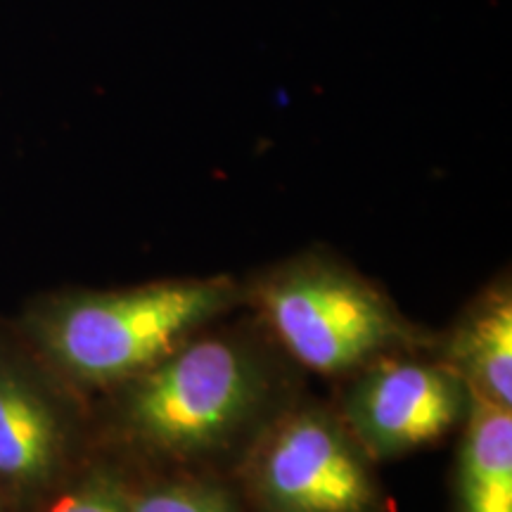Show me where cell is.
Returning <instances> with one entry per match:
<instances>
[{
	"label": "cell",
	"instance_id": "52a82bcc",
	"mask_svg": "<svg viewBox=\"0 0 512 512\" xmlns=\"http://www.w3.org/2000/svg\"><path fill=\"white\" fill-rule=\"evenodd\" d=\"M467 432L460 453L463 512H512V408L467 389Z\"/></svg>",
	"mask_w": 512,
	"mask_h": 512
},
{
	"label": "cell",
	"instance_id": "ba28073f",
	"mask_svg": "<svg viewBox=\"0 0 512 512\" xmlns=\"http://www.w3.org/2000/svg\"><path fill=\"white\" fill-rule=\"evenodd\" d=\"M451 354L470 392L501 408H512L510 292H494L467 316L453 339Z\"/></svg>",
	"mask_w": 512,
	"mask_h": 512
},
{
	"label": "cell",
	"instance_id": "9c48e42d",
	"mask_svg": "<svg viewBox=\"0 0 512 512\" xmlns=\"http://www.w3.org/2000/svg\"><path fill=\"white\" fill-rule=\"evenodd\" d=\"M121 479L107 467H91L67 482L41 505L38 512H128Z\"/></svg>",
	"mask_w": 512,
	"mask_h": 512
},
{
	"label": "cell",
	"instance_id": "3957f363",
	"mask_svg": "<svg viewBox=\"0 0 512 512\" xmlns=\"http://www.w3.org/2000/svg\"><path fill=\"white\" fill-rule=\"evenodd\" d=\"M259 299L287 351L325 375L363 366L403 337L380 294L335 268L299 266L273 275Z\"/></svg>",
	"mask_w": 512,
	"mask_h": 512
},
{
	"label": "cell",
	"instance_id": "5b68a950",
	"mask_svg": "<svg viewBox=\"0 0 512 512\" xmlns=\"http://www.w3.org/2000/svg\"><path fill=\"white\" fill-rule=\"evenodd\" d=\"M463 384L453 370L432 363H380L347 396L351 430L380 458L415 451L460 420L467 401Z\"/></svg>",
	"mask_w": 512,
	"mask_h": 512
},
{
	"label": "cell",
	"instance_id": "30bf717a",
	"mask_svg": "<svg viewBox=\"0 0 512 512\" xmlns=\"http://www.w3.org/2000/svg\"><path fill=\"white\" fill-rule=\"evenodd\" d=\"M128 512H235V508L221 491L207 484L176 482L131 498Z\"/></svg>",
	"mask_w": 512,
	"mask_h": 512
},
{
	"label": "cell",
	"instance_id": "8992f818",
	"mask_svg": "<svg viewBox=\"0 0 512 512\" xmlns=\"http://www.w3.org/2000/svg\"><path fill=\"white\" fill-rule=\"evenodd\" d=\"M72 425L48 382L0 344V498L48 494L67 470Z\"/></svg>",
	"mask_w": 512,
	"mask_h": 512
},
{
	"label": "cell",
	"instance_id": "277c9868",
	"mask_svg": "<svg viewBox=\"0 0 512 512\" xmlns=\"http://www.w3.org/2000/svg\"><path fill=\"white\" fill-rule=\"evenodd\" d=\"M259 486L275 512H366L373 482L344 434L323 413L285 420L266 441Z\"/></svg>",
	"mask_w": 512,
	"mask_h": 512
},
{
	"label": "cell",
	"instance_id": "6da1fadb",
	"mask_svg": "<svg viewBox=\"0 0 512 512\" xmlns=\"http://www.w3.org/2000/svg\"><path fill=\"white\" fill-rule=\"evenodd\" d=\"M233 294L223 278L57 294L31 309L27 335L64 380L93 387L126 382L188 342Z\"/></svg>",
	"mask_w": 512,
	"mask_h": 512
},
{
	"label": "cell",
	"instance_id": "7a4b0ae2",
	"mask_svg": "<svg viewBox=\"0 0 512 512\" xmlns=\"http://www.w3.org/2000/svg\"><path fill=\"white\" fill-rule=\"evenodd\" d=\"M131 382V427L174 453L204 451L226 439L252 411L261 389L252 358L219 337L183 342Z\"/></svg>",
	"mask_w": 512,
	"mask_h": 512
},
{
	"label": "cell",
	"instance_id": "8fae6325",
	"mask_svg": "<svg viewBox=\"0 0 512 512\" xmlns=\"http://www.w3.org/2000/svg\"><path fill=\"white\" fill-rule=\"evenodd\" d=\"M0 512H5V508H3V501H0Z\"/></svg>",
	"mask_w": 512,
	"mask_h": 512
}]
</instances>
